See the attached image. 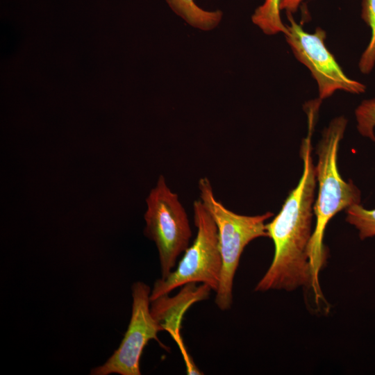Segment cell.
<instances>
[{
  "label": "cell",
  "instance_id": "obj_1",
  "mask_svg": "<svg viewBox=\"0 0 375 375\" xmlns=\"http://www.w3.org/2000/svg\"><path fill=\"white\" fill-rule=\"evenodd\" d=\"M316 118L308 117V135L301 142L303 172L297 185L286 198L280 212L266 229L274 244L269 267L257 283L255 291H290L311 286L308 249L312 234V221L317 182L312 157L311 138Z\"/></svg>",
  "mask_w": 375,
  "mask_h": 375
},
{
  "label": "cell",
  "instance_id": "obj_2",
  "mask_svg": "<svg viewBox=\"0 0 375 375\" xmlns=\"http://www.w3.org/2000/svg\"><path fill=\"white\" fill-rule=\"evenodd\" d=\"M347 124V120L343 116L333 119L323 131L317 148L318 160L315 170L318 194L313 206L316 225L308 249L311 287L315 294L320 293L319 273L326 257L323 244L325 228L338 212L360 203L358 188L352 181H345L338 170V148Z\"/></svg>",
  "mask_w": 375,
  "mask_h": 375
},
{
  "label": "cell",
  "instance_id": "obj_3",
  "mask_svg": "<svg viewBox=\"0 0 375 375\" xmlns=\"http://www.w3.org/2000/svg\"><path fill=\"white\" fill-rule=\"evenodd\" d=\"M198 188L200 199L217 227L222 265L215 302L220 310H226L233 303L234 276L244 249L256 238L269 237L265 222L273 213L267 212L248 216L230 210L216 199L210 180L206 177L199 179Z\"/></svg>",
  "mask_w": 375,
  "mask_h": 375
},
{
  "label": "cell",
  "instance_id": "obj_4",
  "mask_svg": "<svg viewBox=\"0 0 375 375\" xmlns=\"http://www.w3.org/2000/svg\"><path fill=\"white\" fill-rule=\"evenodd\" d=\"M193 212L197 229L194 242L183 252L176 269L155 282L151 301L189 283H200L215 292L218 288L222 262L217 227L200 199L194 201Z\"/></svg>",
  "mask_w": 375,
  "mask_h": 375
},
{
  "label": "cell",
  "instance_id": "obj_5",
  "mask_svg": "<svg viewBox=\"0 0 375 375\" xmlns=\"http://www.w3.org/2000/svg\"><path fill=\"white\" fill-rule=\"evenodd\" d=\"M144 235L153 240L158 251L161 278L175 267L178 256L189 247L192 231L188 214L177 194L160 175L146 199Z\"/></svg>",
  "mask_w": 375,
  "mask_h": 375
},
{
  "label": "cell",
  "instance_id": "obj_6",
  "mask_svg": "<svg viewBox=\"0 0 375 375\" xmlns=\"http://www.w3.org/2000/svg\"><path fill=\"white\" fill-rule=\"evenodd\" d=\"M287 15L289 24L286 25V41L295 58L308 67L316 81L319 99H327L337 90L353 94L365 92L366 86L349 78L325 45L326 32L318 27L313 33H309L291 13Z\"/></svg>",
  "mask_w": 375,
  "mask_h": 375
},
{
  "label": "cell",
  "instance_id": "obj_7",
  "mask_svg": "<svg viewBox=\"0 0 375 375\" xmlns=\"http://www.w3.org/2000/svg\"><path fill=\"white\" fill-rule=\"evenodd\" d=\"M151 290L143 282L132 285V314L124 337L118 349L102 365L91 371L92 375H140V360L145 346L156 340L165 348L157 334L163 331L153 317L149 306Z\"/></svg>",
  "mask_w": 375,
  "mask_h": 375
},
{
  "label": "cell",
  "instance_id": "obj_8",
  "mask_svg": "<svg viewBox=\"0 0 375 375\" xmlns=\"http://www.w3.org/2000/svg\"><path fill=\"white\" fill-rule=\"evenodd\" d=\"M210 290L208 285L202 284L198 288L196 283L185 285L176 297L169 298L168 294L161 296L151 302V312L153 317L162 328L176 331L182 315L193 303L207 298Z\"/></svg>",
  "mask_w": 375,
  "mask_h": 375
},
{
  "label": "cell",
  "instance_id": "obj_9",
  "mask_svg": "<svg viewBox=\"0 0 375 375\" xmlns=\"http://www.w3.org/2000/svg\"><path fill=\"white\" fill-rule=\"evenodd\" d=\"M170 8L189 25L202 30L215 28L222 18V11H208L198 6L194 0H166Z\"/></svg>",
  "mask_w": 375,
  "mask_h": 375
},
{
  "label": "cell",
  "instance_id": "obj_10",
  "mask_svg": "<svg viewBox=\"0 0 375 375\" xmlns=\"http://www.w3.org/2000/svg\"><path fill=\"white\" fill-rule=\"evenodd\" d=\"M282 0H265L251 16L253 23L267 35L287 33V26L280 16V6Z\"/></svg>",
  "mask_w": 375,
  "mask_h": 375
},
{
  "label": "cell",
  "instance_id": "obj_11",
  "mask_svg": "<svg viewBox=\"0 0 375 375\" xmlns=\"http://www.w3.org/2000/svg\"><path fill=\"white\" fill-rule=\"evenodd\" d=\"M362 18L371 29L369 44L362 53L358 63L363 74H369L375 65V0H362Z\"/></svg>",
  "mask_w": 375,
  "mask_h": 375
},
{
  "label": "cell",
  "instance_id": "obj_12",
  "mask_svg": "<svg viewBox=\"0 0 375 375\" xmlns=\"http://www.w3.org/2000/svg\"><path fill=\"white\" fill-rule=\"evenodd\" d=\"M346 213V221L358 230L361 240L375 236V209L357 203L347 208Z\"/></svg>",
  "mask_w": 375,
  "mask_h": 375
},
{
  "label": "cell",
  "instance_id": "obj_13",
  "mask_svg": "<svg viewBox=\"0 0 375 375\" xmlns=\"http://www.w3.org/2000/svg\"><path fill=\"white\" fill-rule=\"evenodd\" d=\"M355 116L358 132L375 142V98L362 101L355 110Z\"/></svg>",
  "mask_w": 375,
  "mask_h": 375
},
{
  "label": "cell",
  "instance_id": "obj_14",
  "mask_svg": "<svg viewBox=\"0 0 375 375\" xmlns=\"http://www.w3.org/2000/svg\"><path fill=\"white\" fill-rule=\"evenodd\" d=\"M303 0H282L280 6L281 10H285L287 13L295 12Z\"/></svg>",
  "mask_w": 375,
  "mask_h": 375
}]
</instances>
